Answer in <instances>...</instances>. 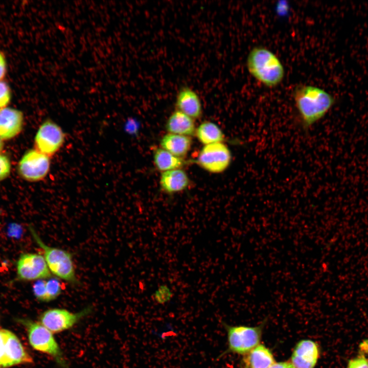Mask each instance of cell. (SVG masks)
Masks as SVG:
<instances>
[{
    "mask_svg": "<svg viewBox=\"0 0 368 368\" xmlns=\"http://www.w3.org/2000/svg\"><path fill=\"white\" fill-rule=\"evenodd\" d=\"M46 287L49 302L57 298L62 292L61 284L56 278H50L46 281Z\"/></svg>",
    "mask_w": 368,
    "mask_h": 368,
    "instance_id": "7402d4cb",
    "label": "cell"
},
{
    "mask_svg": "<svg viewBox=\"0 0 368 368\" xmlns=\"http://www.w3.org/2000/svg\"><path fill=\"white\" fill-rule=\"evenodd\" d=\"M17 279L33 281L50 278L52 276L43 256L37 253H23L16 262Z\"/></svg>",
    "mask_w": 368,
    "mask_h": 368,
    "instance_id": "8fae6325",
    "label": "cell"
},
{
    "mask_svg": "<svg viewBox=\"0 0 368 368\" xmlns=\"http://www.w3.org/2000/svg\"><path fill=\"white\" fill-rule=\"evenodd\" d=\"M91 311V307L77 313L62 308L49 309L40 314L39 322L53 334L59 333L72 328Z\"/></svg>",
    "mask_w": 368,
    "mask_h": 368,
    "instance_id": "9c48e42d",
    "label": "cell"
},
{
    "mask_svg": "<svg viewBox=\"0 0 368 368\" xmlns=\"http://www.w3.org/2000/svg\"><path fill=\"white\" fill-rule=\"evenodd\" d=\"M32 291L33 294L38 301L44 302H49L45 280H37L33 285Z\"/></svg>",
    "mask_w": 368,
    "mask_h": 368,
    "instance_id": "cb8c5ba5",
    "label": "cell"
},
{
    "mask_svg": "<svg viewBox=\"0 0 368 368\" xmlns=\"http://www.w3.org/2000/svg\"><path fill=\"white\" fill-rule=\"evenodd\" d=\"M295 105L303 128L307 130L323 119L334 105V97L314 85H300L293 93Z\"/></svg>",
    "mask_w": 368,
    "mask_h": 368,
    "instance_id": "6da1fadb",
    "label": "cell"
},
{
    "mask_svg": "<svg viewBox=\"0 0 368 368\" xmlns=\"http://www.w3.org/2000/svg\"><path fill=\"white\" fill-rule=\"evenodd\" d=\"M245 363L247 368H269L275 361L270 350L259 344L247 354Z\"/></svg>",
    "mask_w": 368,
    "mask_h": 368,
    "instance_id": "ac0fdd59",
    "label": "cell"
},
{
    "mask_svg": "<svg viewBox=\"0 0 368 368\" xmlns=\"http://www.w3.org/2000/svg\"><path fill=\"white\" fill-rule=\"evenodd\" d=\"M228 351L248 354L259 345L261 336L260 327H227Z\"/></svg>",
    "mask_w": 368,
    "mask_h": 368,
    "instance_id": "30bf717a",
    "label": "cell"
},
{
    "mask_svg": "<svg viewBox=\"0 0 368 368\" xmlns=\"http://www.w3.org/2000/svg\"><path fill=\"white\" fill-rule=\"evenodd\" d=\"M269 368H294L291 362H280L274 363Z\"/></svg>",
    "mask_w": 368,
    "mask_h": 368,
    "instance_id": "83f0119b",
    "label": "cell"
},
{
    "mask_svg": "<svg viewBox=\"0 0 368 368\" xmlns=\"http://www.w3.org/2000/svg\"><path fill=\"white\" fill-rule=\"evenodd\" d=\"M4 146V141L0 138V153L3 150Z\"/></svg>",
    "mask_w": 368,
    "mask_h": 368,
    "instance_id": "f1b7e54d",
    "label": "cell"
},
{
    "mask_svg": "<svg viewBox=\"0 0 368 368\" xmlns=\"http://www.w3.org/2000/svg\"><path fill=\"white\" fill-rule=\"evenodd\" d=\"M33 361L15 334L8 330L0 329V368L32 363Z\"/></svg>",
    "mask_w": 368,
    "mask_h": 368,
    "instance_id": "5b68a950",
    "label": "cell"
},
{
    "mask_svg": "<svg viewBox=\"0 0 368 368\" xmlns=\"http://www.w3.org/2000/svg\"><path fill=\"white\" fill-rule=\"evenodd\" d=\"M11 163L9 156L0 153V181L8 178L11 173Z\"/></svg>",
    "mask_w": 368,
    "mask_h": 368,
    "instance_id": "d4e9b609",
    "label": "cell"
},
{
    "mask_svg": "<svg viewBox=\"0 0 368 368\" xmlns=\"http://www.w3.org/2000/svg\"><path fill=\"white\" fill-rule=\"evenodd\" d=\"M153 161L156 168L163 172L179 169L185 164L181 158L178 157L162 148H157L154 151Z\"/></svg>",
    "mask_w": 368,
    "mask_h": 368,
    "instance_id": "ffe728a7",
    "label": "cell"
},
{
    "mask_svg": "<svg viewBox=\"0 0 368 368\" xmlns=\"http://www.w3.org/2000/svg\"><path fill=\"white\" fill-rule=\"evenodd\" d=\"M29 343L35 350L52 357L60 366L66 365L63 353L54 334L39 322L25 320Z\"/></svg>",
    "mask_w": 368,
    "mask_h": 368,
    "instance_id": "277c9868",
    "label": "cell"
},
{
    "mask_svg": "<svg viewBox=\"0 0 368 368\" xmlns=\"http://www.w3.org/2000/svg\"><path fill=\"white\" fill-rule=\"evenodd\" d=\"M246 64L249 73L266 87H276L284 78L285 69L281 60L265 47H253L248 54Z\"/></svg>",
    "mask_w": 368,
    "mask_h": 368,
    "instance_id": "7a4b0ae2",
    "label": "cell"
},
{
    "mask_svg": "<svg viewBox=\"0 0 368 368\" xmlns=\"http://www.w3.org/2000/svg\"><path fill=\"white\" fill-rule=\"evenodd\" d=\"M232 160L228 147L219 142L204 145L198 154L197 163L208 172L219 173L228 168Z\"/></svg>",
    "mask_w": 368,
    "mask_h": 368,
    "instance_id": "ba28073f",
    "label": "cell"
},
{
    "mask_svg": "<svg viewBox=\"0 0 368 368\" xmlns=\"http://www.w3.org/2000/svg\"><path fill=\"white\" fill-rule=\"evenodd\" d=\"M12 97L11 88L5 80L0 81V108L8 107Z\"/></svg>",
    "mask_w": 368,
    "mask_h": 368,
    "instance_id": "603a6c76",
    "label": "cell"
},
{
    "mask_svg": "<svg viewBox=\"0 0 368 368\" xmlns=\"http://www.w3.org/2000/svg\"><path fill=\"white\" fill-rule=\"evenodd\" d=\"M50 158L35 148L27 150L17 164L19 176L29 182H38L44 179L50 170Z\"/></svg>",
    "mask_w": 368,
    "mask_h": 368,
    "instance_id": "8992f818",
    "label": "cell"
},
{
    "mask_svg": "<svg viewBox=\"0 0 368 368\" xmlns=\"http://www.w3.org/2000/svg\"><path fill=\"white\" fill-rule=\"evenodd\" d=\"M192 144L190 136L169 133L165 135L160 141L162 149L180 158L187 154Z\"/></svg>",
    "mask_w": 368,
    "mask_h": 368,
    "instance_id": "e0dca14e",
    "label": "cell"
},
{
    "mask_svg": "<svg viewBox=\"0 0 368 368\" xmlns=\"http://www.w3.org/2000/svg\"><path fill=\"white\" fill-rule=\"evenodd\" d=\"M8 64L4 53L0 51V81L4 80L7 74Z\"/></svg>",
    "mask_w": 368,
    "mask_h": 368,
    "instance_id": "4316f807",
    "label": "cell"
},
{
    "mask_svg": "<svg viewBox=\"0 0 368 368\" xmlns=\"http://www.w3.org/2000/svg\"><path fill=\"white\" fill-rule=\"evenodd\" d=\"M318 355V347L314 341L303 340L296 345L291 362L294 368H314Z\"/></svg>",
    "mask_w": 368,
    "mask_h": 368,
    "instance_id": "5bb4252c",
    "label": "cell"
},
{
    "mask_svg": "<svg viewBox=\"0 0 368 368\" xmlns=\"http://www.w3.org/2000/svg\"><path fill=\"white\" fill-rule=\"evenodd\" d=\"M65 139V133L61 127L48 119L37 129L34 140V148L51 157L60 150Z\"/></svg>",
    "mask_w": 368,
    "mask_h": 368,
    "instance_id": "52a82bcc",
    "label": "cell"
},
{
    "mask_svg": "<svg viewBox=\"0 0 368 368\" xmlns=\"http://www.w3.org/2000/svg\"><path fill=\"white\" fill-rule=\"evenodd\" d=\"M189 182L187 174L180 169L163 172L159 181L162 189L170 194L183 191L188 187Z\"/></svg>",
    "mask_w": 368,
    "mask_h": 368,
    "instance_id": "9a60e30c",
    "label": "cell"
},
{
    "mask_svg": "<svg viewBox=\"0 0 368 368\" xmlns=\"http://www.w3.org/2000/svg\"><path fill=\"white\" fill-rule=\"evenodd\" d=\"M29 229L36 243L42 249L48 267L57 277L72 284H77L72 255L62 249L49 246L40 239L33 227Z\"/></svg>",
    "mask_w": 368,
    "mask_h": 368,
    "instance_id": "3957f363",
    "label": "cell"
},
{
    "mask_svg": "<svg viewBox=\"0 0 368 368\" xmlns=\"http://www.w3.org/2000/svg\"><path fill=\"white\" fill-rule=\"evenodd\" d=\"M175 105L177 110L194 119L200 118L202 114V107L200 98L195 91L189 87H181L178 91Z\"/></svg>",
    "mask_w": 368,
    "mask_h": 368,
    "instance_id": "4fadbf2b",
    "label": "cell"
},
{
    "mask_svg": "<svg viewBox=\"0 0 368 368\" xmlns=\"http://www.w3.org/2000/svg\"><path fill=\"white\" fill-rule=\"evenodd\" d=\"M347 368H368V359L362 356L351 359Z\"/></svg>",
    "mask_w": 368,
    "mask_h": 368,
    "instance_id": "484cf974",
    "label": "cell"
},
{
    "mask_svg": "<svg viewBox=\"0 0 368 368\" xmlns=\"http://www.w3.org/2000/svg\"><path fill=\"white\" fill-rule=\"evenodd\" d=\"M173 295V291L171 288L166 284H162L155 290L152 297L156 303L163 304L170 300Z\"/></svg>",
    "mask_w": 368,
    "mask_h": 368,
    "instance_id": "44dd1931",
    "label": "cell"
},
{
    "mask_svg": "<svg viewBox=\"0 0 368 368\" xmlns=\"http://www.w3.org/2000/svg\"><path fill=\"white\" fill-rule=\"evenodd\" d=\"M195 134L199 141L205 145L222 142L224 140L221 129L210 121L202 122L196 129Z\"/></svg>",
    "mask_w": 368,
    "mask_h": 368,
    "instance_id": "d6986e66",
    "label": "cell"
},
{
    "mask_svg": "<svg viewBox=\"0 0 368 368\" xmlns=\"http://www.w3.org/2000/svg\"><path fill=\"white\" fill-rule=\"evenodd\" d=\"M24 121L21 110L8 106L0 108V138L7 141L17 136L22 130Z\"/></svg>",
    "mask_w": 368,
    "mask_h": 368,
    "instance_id": "7c38bea8",
    "label": "cell"
},
{
    "mask_svg": "<svg viewBox=\"0 0 368 368\" xmlns=\"http://www.w3.org/2000/svg\"><path fill=\"white\" fill-rule=\"evenodd\" d=\"M166 128L169 133L188 136L194 135L196 130L194 120L177 110L169 117Z\"/></svg>",
    "mask_w": 368,
    "mask_h": 368,
    "instance_id": "2e32d148",
    "label": "cell"
}]
</instances>
